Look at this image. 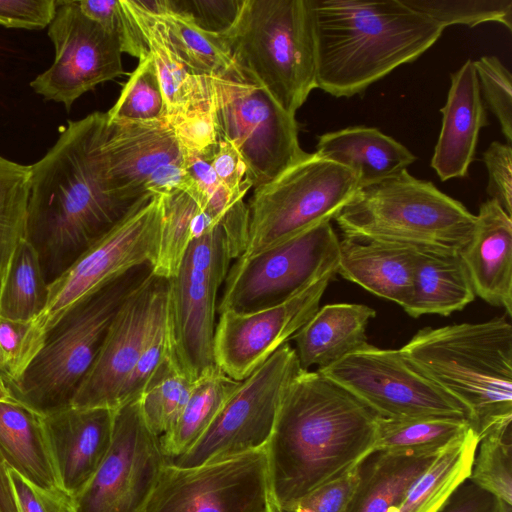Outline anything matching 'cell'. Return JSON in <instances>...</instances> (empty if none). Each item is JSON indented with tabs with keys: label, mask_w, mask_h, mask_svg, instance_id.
Instances as JSON below:
<instances>
[{
	"label": "cell",
	"mask_w": 512,
	"mask_h": 512,
	"mask_svg": "<svg viewBox=\"0 0 512 512\" xmlns=\"http://www.w3.org/2000/svg\"><path fill=\"white\" fill-rule=\"evenodd\" d=\"M478 443L471 427L447 444L388 512H438L469 478Z\"/></svg>",
	"instance_id": "obj_31"
},
{
	"label": "cell",
	"mask_w": 512,
	"mask_h": 512,
	"mask_svg": "<svg viewBox=\"0 0 512 512\" xmlns=\"http://www.w3.org/2000/svg\"><path fill=\"white\" fill-rule=\"evenodd\" d=\"M109 121H153L166 118V104L150 55L139 60L115 104L106 112Z\"/></svg>",
	"instance_id": "obj_41"
},
{
	"label": "cell",
	"mask_w": 512,
	"mask_h": 512,
	"mask_svg": "<svg viewBox=\"0 0 512 512\" xmlns=\"http://www.w3.org/2000/svg\"><path fill=\"white\" fill-rule=\"evenodd\" d=\"M48 281L38 249L27 236L18 246L0 296V317L33 321L44 309Z\"/></svg>",
	"instance_id": "obj_35"
},
{
	"label": "cell",
	"mask_w": 512,
	"mask_h": 512,
	"mask_svg": "<svg viewBox=\"0 0 512 512\" xmlns=\"http://www.w3.org/2000/svg\"><path fill=\"white\" fill-rule=\"evenodd\" d=\"M136 2L162 23L175 52L192 74L212 77L235 66L220 35L200 29L186 14L168 9L166 0Z\"/></svg>",
	"instance_id": "obj_33"
},
{
	"label": "cell",
	"mask_w": 512,
	"mask_h": 512,
	"mask_svg": "<svg viewBox=\"0 0 512 512\" xmlns=\"http://www.w3.org/2000/svg\"><path fill=\"white\" fill-rule=\"evenodd\" d=\"M208 82L218 139L239 153L250 188L273 181L308 154L300 146L295 115L236 66Z\"/></svg>",
	"instance_id": "obj_8"
},
{
	"label": "cell",
	"mask_w": 512,
	"mask_h": 512,
	"mask_svg": "<svg viewBox=\"0 0 512 512\" xmlns=\"http://www.w3.org/2000/svg\"><path fill=\"white\" fill-rule=\"evenodd\" d=\"M484 104L499 121L501 131L512 143L511 73L496 56H483L473 61Z\"/></svg>",
	"instance_id": "obj_44"
},
{
	"label": "cell",
	"mask_w": 512,
	"mask_h": 512,
	"mask_svg": "<svg viewBox=\"0 0 512 512\" xmlns=\"http://www.w3.org/2000/svg\"><path fill=\"white\" fill-rule=\"evenodd\" d=\"M107 120L106 112H93L68 121L55 144L30 165L28 237L49 282L154 195L138 198L112 187L104 150Z\"/></svg>",
	"instance_id": "obj_1"
},
{
	"label": "cell",
	"mask_w": 512,
	"mask_h": 512,
	"mask_svg": "<svg viewBox=\"0 0 512 512\" xmlns=\"http://www.w3.org/2000/svg\"><path fill=\"white\" fill-rule=\"evenodd\" d=\"M55 55L52 65L30 82L45 100L67 111L84 93L124 74L119 37L88 18L77 0H56L48 26Z\"/></svg>",
	"instance_id": "obj_17"
},
{
	"label": "cell",
	"mask_w": 512,
	"mask_h": 512,
	"mask_svg": "<svg viewBox=\"0 0 512 512\" xmlns=\"http://www.w3.org/2000/svg\"><path fill=\"white\" fill-rule=\"evenodd\" d=\"M470 428L469 420L464 418L387 419L377 417L373 451H440Z\"/></svg>",
	"instance_id": "obj_37"
},
{
	"label": "cell",
	"mask_w": 512,
	"mask_h": 512,
	"mask_svg": "<svg viewBox=\"0 0 512 512\" xmlns=\"http://www.w3.org/2000/svg\"><path fill=\"white\" fill-rule=\"evenodd\" d=\"M170 355L173 354L168 314V279L163 278L157 291L142 351L124 388L120 406L140 398L153 373Z\"/></svg>",
	"instance_id": "obj_40"
},
{
	"label": "cell",
	"mask_w": 512,
	"mask_h": 512,
	"mask_svg": "<svg viewBox=\"0 0 512 512\" xmlns=\"http://www.w3.org/2000/svg\"><path fill=\"white\" fill-rule=\"evenodd\" d=\"M194 382L177 366L170 355L146 384L139 404L147 427L159 438L175 424L183 411Z\"/></svg>",
	"instance_id": "obj_38"
},
{
	"label": "cell",
	"mask_w": 512,
	"mask_h": 512,
	"mask_svg": "<svg viewBox=\"0 0 512 512\" xmlns=\"http://www.w3.org/2000/svg\"><path fill=\"white\" fill-rule=\"evenodd\" d=\"M240 383L218 367L194 382L179 418L160 438L167 461L182 456L197 443Z\"/></svg>",
	"instance_id": "obj_32"
},
{
	"label": "cell",
	"mask_w": 512,
	"mask_h": 512,
	"mask_svg": "<svg viewBox=\"0 0 512 512\" xmlns=\"http://www.w3.org/2000/svg\"><path fill=\"white\" fill-rule=\"evenodd\" d=\"M104 150L109 179L118 192L140 198L187 189L185 152L166 118L107 120Z\"/></svg>",
	"instance_id": "obj_19"
},
{
	"label": "cell",
	"mask_w": 512,
	"mask_h": 512,
	"mask_svg": "<svg viewBox=\"0 0 512 512\" xmlns=\"http://www.w3.org/2000/svg\"><path fill=\"white\" fill-rule=\"evenodd\" d=\"M460 253L417 252L412 290L404 311L411 317L448 316L475 299Z\"/></svg>",
	"instance_id": "obj_30"
},
{
	"label": "cell",
	"mask_w": 512,
	"mask_h": 512,
	"mask_svg": "<svg viewBox=\"0 0 512 512\" xmlns=\"http://www.w3.org/2000/svg\"><path fill=\"white\" fill-rule=\"evenodd\" d=\"M152 58L166 104V119L211 106L208 77L192 74L181 61L158 18L136 0H123Z\"/></svg>",
	"instance_id": "obj_27"
},
{
	"label": "cell",
	"mask_w": 512,
	"mask_h": 512,
	"mask_svg": "<svg viewBox=\"0 0 512 512\" xmlns=\"http://www.w3.org/2000/svg\"><path fill=\"white\" fill-rule=\"evenodd\" d=\"M317 88L352 97L431 48L444 28L403 0H309Z\"/></svg>",
	"instance_id": "obj_3"
},
{
	"label": "cell",
	"mask_w": 512,
	"mask_h": 512,
	"mask_svg": "<svg viewBox=\"0 0 512 512\" xmlns=\"http://www.w3.org/2000/svg\"><path fill=\"white\" fill-rule=\"evenodd\" d=\"M334 219L344 238L432 253H460L476 223L462 203L407 170L359 188Z\"/></svg>",
	"instance_id": "obj_5"
},
{
	"label": "cell",
	"mask_w": 512,
	"mask_h": 512,
	"mask_svg": "<svg viewBox=\"0 0 512 512\" xmlns=\"http://www.w3.org/2000/svg\"><path fill=\"white\" fill-rule=\"evenodd\" d=\"M211 166L231 199L234 202L244 199L250 189L245 182L246 167L230 142L218 139L211 156Z\"/></svg>",
	"instance_id": "obj_52"
},
{
	"label": "cell",
	"mask_w": 512,
	"mask_h": 512,
	"mask_svg": "<svg viewBox=\"0 0 512 512\" xmlns=\"http://www.w3.org/2000/svg\"><path fill=\"white\" fill-rule=\"evenodd\" d=\"M416 255L407 247L343 238L337 274L403 308L411 295Z\"/></svg>",
	"instance_id": "obj_25"
},
{
	"label": "cell",
	"mask_w": 512,
	"mask_h": 512,
	"mask_svg": "<svg viewBox=\"0 0 512 512\" xmlns=\"http://www.w3.org/2000/svg\"><path fill=\"white\" fill-rule=\"evenodd\" d=\"M272 511H273V512H282V511H280L279 509H277V508H275V507H273V506H272Z\"/></svg>",
	"instance_id": "obj_57"
},
{
	"label": "cell",
	"mask_w": 512,
	"mask_h": 512,
	"mask_svg": "<svg viewBox=\"0 0 512 512\" xmlns=\"http://www.w3.org/2000/svg\"><path fill=\"white\" fill-rule=\"evenodd\" d=\"M56 12V0H0V25L40 30L48 27Z\"/></svg>",
	"instance_id": "obj_50"
},
{
	"label": "cell",
	"mask_w": 512,
	"mask_h": 512,
	"mask_svg": "<svg viewBox=\"0 0 512 512\" xmlns=\"http://www.w3.org/2000/svg\"><path fill=\"white\" fill-rule=\"evenodd\" d=\"M0 459L33 485L61 490L43 416L15 399L0 400Z\"/></svg>",
	"instance_id": "obj_28"
},
{
	"label": "cell",
	"mask_w": 512,
	"mask_h": 512,
	"mask_svg": "<svg viewBox=\"0 0 512 512\" xmlns=\"http://www.w3.org/2000/svg\"><path fill=\"white\" fill-rule=\"evenodd\" d=\"M267 512H273V511H272V507H271V509H270L269 511H267Z\"/></svg>",
	"instance_id": "obj_58"
},
{
	"label": "cell",
	"mask_w": 512,
	"mask_h": 512,
	"mask_svg": "<svg viewBox=\"0 0 512 512\" xmlns=\"http://www.w3.org/2000/svg\"><path fill=\"white\" fill-rule=\"evenodd\" d=\"M340 240L331 221L230 266L217 313H250L281 304L314 280L337 270Z\"/></svg>",
	"instance_id": "obj_12"
},
{
	"label": "cell",
	"mask_w": 512,
	"mask_h": 512,
	"mask_svg": "<svg viewBox=\"0 0 512 512\" xmlns=\"http://www.w3.org/2000/svg\"><path fill=\"white\" fill-rule=\"evenodd\" d=\"M360 186L348 169L308 153L248 202V258L324 221L334 219Z\"/></svg>",
	"instance_id": "obj_9"
},
{
	"label": "cell",
	"mask_w": 512,
	"mask_h": 512,
	"mask_svg": "<svg viewBox=\"0 0 512 512\" xmlns=\"http://www.w3.org/2000/svg\"><path fill=\"white\" fill-rule=\"evenodd\" d=\"M488 172L487 193L512 217V148L507 143L493 141L483 153Z\"/></svg>",
	"instance_id": "obj_48"
},
{
	"label": "cell",
	"mask_w": 512,
	"mask_h": 512,
	"mask_svg": "<svg viewBox=\"0 0 512 512\" xmlns=\"http://www.w3.org/2000/svg\"><path fill=\"white\" fill-rule=\"evenodd\" d=\"M377 417L318 370L286 388L265 446L272 506L284 511L374 450Z\"/></svg>",
	"instance_id": "obj_2"
},
{
	"label": "cell",
	"mask_w": 512,
	"mask_h": 512,
	"mask_svg": "<svg viewBox=\"0 0 512 512\" xmlns=\"http://www.w3.org/2000/svg\"><path fill=\"white\" fill-rule=\"evenodd\" d=\"M265 448L193 467L166 462L143 512H267Z\"/></svg>",
	"instance_id": "obj_15"
},
{
	"label": "cell",
	"mask_w": 512,
	"mask_h": 512,
	"mask_svg": "<svg viewBox=\"0 0 512 512\" xmlns=\"http://www.w3.org/2000/svg\"><path fill=\"white\" fill-rule=\"evenodd\" d=\"M376 311L364 304L335 303L319 308L291 338L303 370L327 367L367 344L366 328Z\"/></svg>",
	"instance_id": "obj_26"
},
{
	"label": "cell",
	"mask_w": 512,
	"mask_h": 512,
	"mask_svg": "<svg viewBox=\"0 0 512 512\" xmlns=\"http://www.w3.org/2000/svg\"><path fill=\"white\" fill-rule=\"evenodd\" d=\"M440 451H372L358 465V482L345 512H388Z\"/></svg>",
	"instance_id": "obj_29"
},
{
	"label": "cell",
	"mask_w": 512,
	"mask_h": 512,
	"mask_svg": "<svg viewBox=\"0 0 512 512\" xmlns=\"http://www.w3.org/2000/svg\"><path fill=\"white\" fill-rule=\"evenodd\" d=\"M358 465L282 512H345L358 482Z\"/></svg>",
	"instance_id": "obj_47"
},
{
	"label": "cell",
	"mask_w": 512,
	"mask_h": 512,
	"mask_svg": "<svg viewBox=\"0 0 512 512\" xmlns=\"http://www.w3.org/2000/svg\"><path fill=\"white\" fill-rule=\"evenodd\" d=\"M400 350L465 407L479 439L512 422V325L506 316L425 327Z\"/></svg>",
	"instance_id": "obj_4"
},
{
	"label": "cell",
	"mask_w": 512,
	"mask_h": 512,
	"mask_svg": "<svg viewBox=\"0 0 512 512\" xmlns=\"http://www.w3.org/2000/svg\"><path fill=\"white\" fill-rule=\"evenodd\" d=\"M151 273L149 264L135 267L71 310L9 387L12 398L42 416L69 406L119 307Z\"/></svg>",
	"instance_id": "obj_7"
},
{
	"label": "cell",
	"mask_w": 512,
	"mask_h": 512,
	"mask_svg": "<svg viewBox=\"0 0 512 512\" xmlns=\"http://www.w3.org/2000/svg\"><path fill=\"white\" fill-rule=\"evenodd\" d=\"M167 462L145 424L139 399L114 410L112 442L98 470L73 498L75 512H143Z\"/></svg>",
	"instance_id": "obj_16"
},
{
	"label": "cell",
	"mask_w": 512,
	"mask_h": 512,
	"mask_svg": "<svg viewBox=\"0 0 512 512\" xmlns=\"http://www.w3.org/2000/svg\"><path fill=\"white\" fill-rule=\"evenodd\" d=\"M244 0H166L168 9L189 16L202 30L221 35L236 21Z\"/></svg>",
	"instance_id": "obj_46"
},
{
	"label": "cell",
	"mask_w": 512,
	"mask_h": 512,
	"mask_svg": "<svg viewBox=\"0 0 512 512\" xmlns=\"http://www.w3.org/2000/svg\"><path fill=\"white\" fill-rule=\"evenodd\" d=\"M185 153L210 150L218 141L212 105L168 121Z\"/></svg>",
	"instance_id": "obj_49"
},
{
	"label": "cell",
	"mask_w": 512,
	"mask_h": 512,
	"mask_svg": "<svg viewBox=\"0 0 512 512\" xmlns=\"http://www.w3.org/2000/svg\"><path fill=\"white\" fill-rule=\"evenodd\" d=\"M233 260L221 225L194 240L168 279L173 358L193 382L217 367L214 359L218 293Z\"/></svg>",
	"instance_id": "obj_11"
},
{
	"label": "cell",
	"mask_w": 512,
	"mask_h": 512,
	"mask_svg": "<svg viewBox=\"0 0 512 512\" xmlns=\"http://www.w3.org/2000/svg\"><path fill=\"white\" fill-rule=\"evenodd\" d=\"M441 27L498 22L512 30V0H403Z\"/></svg>",
	"instance_id": "obj_42"
},
{
	"label": "cell",
	"mask_w": 512,
	"mask_h": 512,
	"mask_svg": "<svg viewBox=\"0 0 512 512\" xmlns=\"http://www.w3.org/2000/svg\"><path fill=\"white\" fill-rule=\"evenodd\" d=\"M240 73L295 115L316 84L309 0H244L220 35Z\"/></svg>",
	"instance_id": "obj_6"
},
{
	"label": "cell",
	"mask_w": 512,
	"mask_h": 512,
	"mask_svg": "<svg viewBox=\"0 0 512 512\" xmlns=\"http://www.w3.org/2000/svg\"><path fill=\"white\" fill-rule=\"evenodd\" d=\"M30 166L0 156V296L14 255L28 236Z\"/></svg>",
	"instance_id": "obj_36"
},
{
	"label": "cell",
	"mask_w": 512,
	"mask_h": 512,
	"mask_svg": "<svg viewBox=\"0 0 512 512\" xmlns=\"http://www.w3.org/2000/svg\"><path fill=\"white\" fill-rule=\"evenodd\" d=\"M498 500L467 479L438 512H496Z\"/></svg>",
	"instance_id": "obj_53"
},
{
	"label": "cell",
	"mask_w": 512,
	"mask_h": 512,
	"mask_svg": "<svg viewBox=\"0 0 512 512\" xmlns=\"http://www.w3.org/2000/svg\"><path fill=\"white\" fill-rule=\"evenodd\" d=\"M79 6L88 18L119 37L123 53L139 60L147 56L144 39L123 0H80Z\"/></svg>",
	"instance_id": "obj_45"
},
{
	"label": "cell",
	"mask_w": 512,
	"mask_h": 512,
	"mask_svg": "<svg viewBox=\"0 0 512 512\" xmlns=\"http://www.w3.org/2000/svg\"><path fill=\"white\" fill-rule=\"evenodd\" d=\"M9 472L19 512H75L72 498L62 490L39 488L17 473Z\"/></svg>",
	"instance_id": "obj_51"
},
{
	"label": "cell",
	"mask_w": 512,
	"mask_h": 512,
	"mask_svg": "<svg viewBox=\"0 0 512 512\" xmlns=\"http://www.w3.org/2000/svg\"><path fill=\"white\" fill-rule=\"evenodd\" d=\"M13 399L8 383L0 375V400Z\"/></svg>",
	"instance_id": "obj_55"
},
{
	"label": "cell",
	"mask_w": 512,
	"mask_h": 512,
	"mask_svg": "<svg viewBox=\"0 0 512 512\" xmlns=\"http://www.w3.org/2000/svg\"><path fill=\"white\" fill-rule=\"evenodd\" d=\"M0 512H19L9 469L0 459Z\"/></svg>",
	"instance_id": "obj_54"
},
{
	"label": "cell",
	"mask_w": 512,
	"mask_h": 512,
	"mask_svg": "<svg viewBox=\"0 0 512 512\" xmlns=\"http://www.w3.org/2000/svg\"><path fill=\"white\" fill-rule=\"evenodd\" d=\"M43 423L60 489L73 499L109 451L114 410L69 405L43 416Z\"/></svg>",
	"instance_id": "obj_21"
},
{
	"label": "cell",
	"mask_w": 512,
	"mask_h": 512,
	"mask_svg": "<svg viewBox=\"0 0 512 512\" xmlns=\"http://www.w3.org/2000/svg\"><path fill=\"white\" fill-rule=\"evenodd\" d=\"M218 225L187 192L177 190L163 195L160 242L153 274L165 279L173 277L190 244Z\"/></svg>",
	"instance_id": "obj_34"
},
{
	"label": "cell",
	"mask_w": 512,
	"mask_h": 512,
	"mask_svg": "<svg viewBox=\"0 0 512 512\" xmlns=\"http://www.w3.org/2000/svg\"><path fill=\"white\" fill-rule=\"evenodd\" d=\"M317 370L381 418L469 420L465 407L418 371L400 349H382L367 343Z\"/></svg>",
	"instance_id": "obj_13"
},
{
	"label": "cell",
	"mask_w": 512,
	"mask_h": 512,
	"mask_svg": "<svg viewBox=\"0 0 512 512\" xmlns=\"http://www.w3.org/2000/svg\"><path fill=\"white\" fill-rule=\"evenodd\" d=\"M43 344L32 321L0 317V375L9 387L21 378Z\"/></svg>",
	"instance_id": "obj_43"
},
{
	"label": "cell",
	"mask_w": 512,
	"mask_h": 512,
	"mask_svg": "<svg viewBox=\"0 0 512 512\" xmlns=\"http://www.w3.org/2000/svg\"><path fill=\"white\" fill-rule=\"evenodd\" d=\"M314 153L352 172L360 188L399 174L416 160L403 144L366 126L320 135Z\"/></svg>",
	"instance_id": "obj_24"
},
{
	"label": "cell",
	"mask_w": 512,
	"mask_h": 512,
	"mask_svg": "<svg viewBox=\"0 0 512 512\" xmlns=\"http://www.w3.org/2000/svg\"><path fill=\"white\" fill-rule=\"evenodd\" d=\"M496 512H511V506L507 505L501 500H498Z\"/></svg>",
	"instance_id": "obj_56"
},
{
	"label": "cell",
	"mask_w": 512,
	"mask_h": 512,
	"mask_svg": "<svg viewBox=\"0 0 512 512\" xmlns=\"http://www.w3.org/2000/svg\"><path fill=\"white\" fill-rule=\"evenodd\" d=\"M162 277L153 272L121 304L71 404L115 410L137 364Z\"/></svg>",
	"instance_id": "obj_20"
},
{
	"label": "cell",
	"mask_w": 512,
	"mask_h": 512,
	"mask_svg": "<svg viewBox=\"0 0 512 512\" xmlns=\"http://www.w3.org/2000/svg\"><path fill=\"white\" fill-rule=\"evenodd\" d=\"M162 212L163 195L154 194L48 283L46 305L32 321L34 331L44 342L71 310L109 283L135 267L145 264L153 267Z\"/></svg>",
	"instance_id": "obj_10"
},
{
	"label": "cell",
	"mask_w": 512,
	"mask_h": 512,
	"mask_svg": "<svg viewBox=\"0 0 512 512\" xmlns=\"http://www.w3.org/2000/svg\"><path fill=\"white\" fill-rule=\"evenodd\" d=\"M511 423L494 428L479 439L468 478L509 506L512 505Z\"/></svg>",
	"instance_id": "obj_39"
},
{
	"label": "cell",
	"mask_w": 512,
	"mask_h": 512,
	"mask_svg": "<svg viewBox=\"0 0 512 512\" xmlns=\"http://www.w3.org/2000/svg\"><path fill=\"white\" fill-rule=\"evenodd\" d=\"M301 370L295 349L285 343L241 381L197 443L168 462L193 467L265 448L283 394Z\"/></svg>",
	"instance_id": "obj_14"
},
{
	"label": "cell",
	"mask_w": 512,
	"mask_h": 512,
	"mask_svg": "<svg viewBox=\"0 0 512 512\" xmlns=\"http://www.w3.org/2000/svg\"><path fill=\"white\" fill-rule=\"evenodd\" d=\"M442 126L431 167L440 180L464 178L474 160L479 133L489 125L473 61L468 59L451 74Z\"/></svg>",
	"instance_id": "obj_22"
},
{
	"label": "cell",
	"mask_w": 512,
	"mask_h": 512,
	"mask_svg": "<svg viewBox=\"0 0 512 512\" xmlns=\"http://www.w3.org/2000/svg\"><path fill=\"white\" fill-rule=\"evenodd\" d=\"M336 274L327 272L281 304L250 313H220L214 334L217 367L234 380L247 378L316 313Z\"/></svg>",
	"instance_id": "obj_18"
},
{
	"label": "cell",
	"mask_w": 512,
	"mask_h": 512,
	"mask_svg": "<svg viewBox=\"0 0 512 512\" xmlns=\"http://www.w3.org/2000/svg\"><path fill=\"white\" fill-rule=\"evenodd\" d=\"M460 256L475 295L512 316V217L496 200L480 205L472 237Z\"/></svg>",
	"instance_id": "obj_23"
}]
</instances>
